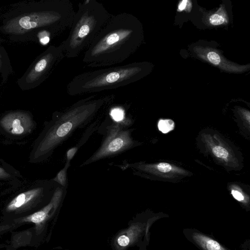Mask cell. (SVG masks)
Listing matches in <instances>:
<instances>
[{
	"instance_id": "13",
	"label": "cell",
	"mask_w": 250,
	"mask_h": 250,
	"mask_svg": "<svg viewBox=\"0 0 250 250\" xmlns=\"http://www.w3.org/2000/svg\"><path fill=\"white\" fill-rule=\"evenodd\" d=\"M70 166V162H66L64 167L57 174L53 180L58 183L60 186L64 188H67V171Z\"/></svg>"
},
{
	"instance_id": "21",
	"label": "cell",
	"mask_w": 250,
	"mask_h": 250,
	"mask_svg": "<svg viewBox=\"0 0 250 250\" xmlns=\"http://www.w3.org/2000/svg\"><path fill=\"white\" fill-rule=\"evenodd\" d=\"M231 194L234 198L238 201H242L244 200V196L243 195L237 190H233L231 191Z\"/></svg>"
},
{
	"instance_id": "19",
	"label": "cell",
	"mask_w": 250,
	"mask_h": 250,
	"mask_svg": "<svg viewBox=\"0 0 250 250\" xmlns=\"http://www.w3.org/2000/svg\"><path fill=\"white\" fill-rule=\"evenodd\" d=\"M159 171L162 172H168L172 169L171 166L167 163H160L157 166Z\"/></svg>"
},
{
	"instance_id": "17",
	"label": "cell",
	"mask_w": 250,
	"mask_h": 250,
	"mask_svg": "<svg viewBox=\"0 0 250 250\" xmlns=\"http://www.w3.org/2000/svg\"><path fill=\"white\" fill-rule=\"evenodd\" d=\"M207 57L208 61L215 65H218L220 62L221 60L219 55L214 51H211L208 53Z\"/></svg>"
},
{
	"instance_id": "23",
	"label": "cell",
	"mask_w": 250,
	"mask_h": 250,
	"mask_svg": "<svg viewBox=\"0 0 250 250\" xmlns=\"http://www.w3.org/2000/svg\"><path fill=\"white\" fill-rule=\"evenodd\" d=\"M187 2H188V1L186 0L182 1L179 5L178 9L180 11L183 10L185 8V7L187 5Z\"/></svg>"
},
{
	"instance_id": "10",
	"label": "cell",
	"mask_w": 250,
	"mask_h": 250,
	"mask_svg": "<svg viewBox=\"0 0 250 250\" xmlns=\"http://www.w3.org/2000/svg\"><path fill=\"white\" fill-rule=\"evenodd\" d=\"M42 190V188H36L19 194L9 203L6 210L13 211L24 206L38 197Z\"/></svg>"
},
{
	"instance_id": "4",
	"label": "cell",
	"mask_w": 250,
	"mask_h": 250,
	"mask_svg": "<svg viewBox=\"0 0 250 250\" xmlns=\"http://www.w3.org/2000/svg\"><path fill=\"white\" fill-rule=\"evenodd\" d=\"M112 15L96 0L79 2L69 33L60 44L65 58H75L85 50Z\"/></svg>"
},
{
	"instance_id": "6",
	"label": "cell",
	"mask_w": 250,
	"mask_h": 250,
	"mask_svg": "<svg viewBox=\"0 0 250 250\" xmlns=\"http://www.w3.org/2000/svg\"><path fill=\"white\" fill-rule=\"evenodd\" d=\"M65 58L62 49L50 45L33 62L17 83L22 90H29L39 86L51 75Z\"/></svg>"
},
{
	"instance_id": "22",
	"label": "cell",
	"mask_w": 250,
	"mask_h": 250,
	"mask_svg": "<svg viewBox=\"0 0 250 250\" xmlns=\"http://www.w3.org/2000/svg\"><path fill=\"white\" fill-rule=\"evenodd\" d=\"M11 177V175L5 170L0 167V179H7Z\"/></svg>"
},
{
	"instance_id": "8",
	"label": "cell",
	"mask_w": 250,
	"mask_h": 250,
	"mask_svg": "<svg viewBox=\"0 0 250 250\" xmlns=\"http://www.w3.org/2000/svg\"><path fill=\"white\" fill-rule=\"evenodd\" d=\"M0 124L7 132L21 135L31 130L33 126L32 119L29 113L22 111L9 112L1 119Z\"/></svg>"
},
{
	"instance_id": "16",
	"label": "cell",
	"mask_w": 250,
	"mask_h": 250,
	"mask_svg": "<svg viewBox=\"0 0 250 250\" xmlns=\"http://www.w3.org/2000/svg\"><path fill=\"white\" fill-rule=\"evenodd\" d=\"M212 152L216 157L224 159H226L229 155L228 151L225 148L220 146H216L213 147Z\"/></svg>"
},
{
	"instance_id": "7",
	"label": "cell",
	"mask_w": 250,
	"mask_h": 250,
	"mask_svg": "<svg viewBox=\"0 0 250 250\" xmlns=\"http://www.w3.org/2000/svg\"><path fill=\"white\" fill-rule=\"evenodd\" d=\"M133 145L130 131L117 122L108 127L107 134L99 149L81 166L114 156L129 150Z\"/></svg>"
},
{
	"instance_id": "15",
	"label": "cell",
	"mask_w": 250,
	"mask_h": 250,
	"mask_svg": "<svg viewBox=\"0 0 250 250\" xmlns=\"http://www.w3.org/2000/svg\"><path fill=\"white\" fill-rule=\"evenodd\" d=\"M110 115L115 121L120 122L124 119L125 111L122 107H115L111 109Z\"/></svg>"
},
{
	"instance_id": "20",
	"label": "cell",
	"mask_w": 250,
	"mask_h": 250,
	"mask_svg": "<svg viewBox=\"0 0 250 250\" xmlns=\"http://www.w3.org/2000/svg\"><path fill=\"white\" fill-rule=\"evenodd\" d=\"M78 150V147L75 146L68 149L66 152L67 162H70Z\"/></svg>"
},
{
	"instance_id": "11",
	"label": "cell",
	"mask_w": 250,
	"mask_h": 250,
	"mask_svg": "<svg viewBox=\"0 0 250 250\" xmlns=\"http://www.w3.org/2000/svg\"><path fill=\"white\" fill-rule=\"evenodd\" d=\"M13 73V70L8 53L0 43V75L2 83H5Z\"/></svg>"
},
{
	"instance_id": "18",
	"label": "cell",
	"mask_w": 250,
	"mask_h": 250,
	"mask_svg": "<svg viewBox=\"0 0 250 250\" xmlns=\"http://www.w3.org/2000/svg\"><path fill=\"white\" fill-rule=\"evenodd\" d=\"M210 22L213 25H219L224 22V18L218 14H213L210 17Z\"/></svg>"
},
{
	"instance_id": "14",
	"label": "cell",
	"mask_w": 250,
	"mask_h": 250,
	"mask_svg": "<svg viewBox=\"0 0 250 250\" xmlns=\"http://www.w3.org/2000/svg\"><path fill=\"white\" fill-rule=\"evenodd\" d=\"M160 131L163 133H167L173 129L174 127V122L171 120H160L158 124Z\"/></svg>"
},
{
	"instance_id": "1",
	"label": "cell",
	"mask_w": 250,
	"mask_h": 250,
	"mask_svg": "<svg viewBox=\"0 0 250 250\" xmlns=\"http://www.w3.org/2000/svg\"><path fill=\"white\" fill-rule=\"evenodd\" d=\"M75 12L69 0L19 2L1 16L0 32L13 42L46 44L70 28Z\"/></svg>"
},
{
	"instance_id": "2",
	"label": "cell",
	"mask_w": 250,
	"mask_h": 250,
	"mask_svg": "<svg viewBox=\"0 0 250 250\" xmlns=\"http://www.w3.org/2000/svg\"><path fill=\"white\" fill-rule=\"evenodd\" d=\"M142 41V29L133 15H113L85 50L83 62L87 66H109L131 55Z\"/></svg>"
},
{
	"instance_id": "12",
	"label": "cell",
	"mask_w": 250,
	"mask_h": 250,
	"mask_svg": "<svg viewBox=\"0 0 250 250\" xmlns=\"http://www.w3.org/2000/svg\"><path fill=\"white\" fill-rule=\"evenodd\" d=\"M192 238L204 250H227L218 242L204 234L195 232Z\"/></svg>"
},
{
	"instance_id": "3",
	"label": "cell",
	"mask_w": 250,
	"mask_h": 250,
	"mask_svg": "<svg viewBox=\"0 0 250 250\" xmlns=\"http://www.w3.org/2000/svg\"><path fill=\"white\" fill-rule=\"evenodd\" d=\"M115 98L114 94L99 96L93 94L56 112L35 153V158L49 155L79 128L88 124Z\"/></svg>"
},
{
	"instance_id": "9",
	"label": "cell",
	"mask_w": 250,
	"mask_h": 250,
	"mask_svg": "<svg viewBox=\"0 0 250 250\" xmlns=\"http://www.w3.org/2000/svg\"><path fill=\"white\" fill-rule=\"evenodd\" d=\"M64 191V188L59 186L55 189L50 203L41 210L22 219L23 222H32L37 225L43 222L53 208H57L60 203Z\"/></svg>"
},
{
	"instance_id": "5",
	"label": "cell",
	"mask_w": 250,
	"mask_h": 250,
	"mask_svg": "<svg viewBox=\"0 0 250 250\" xmlns=\"http://www.w3.org/2000/svg\"><path fill=\"white\" fill-rule=\"evenodd\" d=\"M145 68L144 63L132 62L83 72L68 83L66 92L69 95L77 96L125 86L141 78Z\"/></svg>"
}]
</instances>
